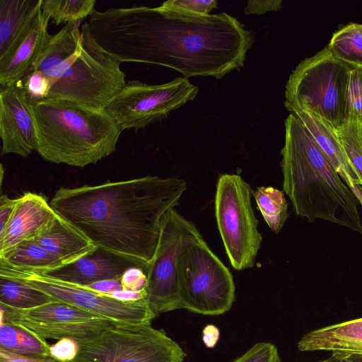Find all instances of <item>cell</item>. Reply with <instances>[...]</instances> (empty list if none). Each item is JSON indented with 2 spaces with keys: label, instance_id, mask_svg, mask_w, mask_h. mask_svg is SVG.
Segmentation results:
<instances>
[{
  "label": "cell",
  "instance_id": "obj_1",
  "mask_svg": "<svg viewBox=\"0 0 362 362\" xmlns=\"http://www.w3.org/2000/svg\"><path fill=\"white\" fill-rule=\"evenodd\" d=\"M88 30L120 62L157 64L185 78L220 79L243 67L254 35L227 13L197 15L160 5L95 11Z\"/></svg>",
  "mask_w": 362,
  "mask_h": 362
},
{
  "label": "cell",
  "instance_id": "obj_2",
  "mask_svg": "<svg viewBox=\"0 0 362 362\" xmlns=\"http://www.w3.org/2000/svg\"><path fill=\"white\" fill-rule=\"evenodd\" d=\"M187 189L177 177L148 175L96 185L57 189L50 205L94 245L148 264L161 220Z\"/></svg>",
  "mask_w": 362,
  "mask_h": 362
},
{
  "label": "cell",
  "instance_id": "obj_3",
  "mask_svg": "<svg viewBox=\"0 0 362 362\" xmlns=\"http://www.w3.org/2000/svg\"><path fill=\"white\" fill-rule=\"evenodd\" d=\"M281 154L284 192L296 215L310 223L322 219L362 235L358 198L293 113L285 121Z\"/></svg>",
  "mask_w": 362,
  "mask_h": 362
},
{
  "label": "cell",
  "instance_id": "obj_4",
  "mask_svg": "<svg viewBox=\"0 0 362 362\" xmlns=\"http://www.w3.org/2000/svg\"><path fill=\"white\" fill-rule=\"evenodd\" d=\"M39 155L46 161L83 168L113 153L122 134L103 110L64 100L30 101Z\"/></svg>",
  "mask_w": 362,
  "mask_h": 362
},
{
  "label": "cell",
  "instance_id": "obj_5",
  "mask_svg": "<svg viewBox=\"0 0 362 362\" xmlns=\"http://www.w3.org/2000/svg\"><path fill=\"white\" fill-rule=\"evenodd\" d=\"M351 69L336 59L327 47L302 60L286 84V108L309 111L339 128L346 119Z\"/></svg>",
  "mask_w": 362,
  "mask_h": 362
},
{
  "label": "cell",
  "instance_id": "obj_6",
  "mask_svg": "<svg viewBox=\"0 0 362 362\" xmlns=\"http://www.w3.org/2000/svg\"><path fill=\"white\" fill-rule=\"evenodd\" d=\"M81 28V52L54 83L47 99L67 100L103 111L126 84V75L121 62L93 40L88 23Z\"/></svg>",
  "mask_w": 362,
  "mask_h": 362
},
{
  "label": "cell",
  "instance_id": "obj_7",
  "mask_svg": "<svg viewBox=\"0 0 362 362\" xmlns=\"http://www.w3.org/2000/svg\"><path fill=\"white\" fill-rule=\"evenodd\" d=\"M177 278L182 308L218 315L232 307L235 291L233 277L203 238L180 253Z\"/></svg>",
  "mask_w": 362,
  "mask_h": 362
},
{
  "label": "cell",
  "instance_id": "obj_8",
  "mask_svg": "<svg viewBox=\"0 0 362 362\" xmlns=\"http://www.w3.org/2000/svg\"><path fill=\"white\" fill-rule=\"evenodd\" d=\"M250 185L239 175L222 174L216 189L215 216L232 267L243 270L254 266L262 237L258 230Z\"/></svg>",
  "mask_w": 362,
  "mask_h": 362
},
{
  "label": "cell",
  "instance_id": "obj_9",
  "mask_svg": "<svg viewBox=\"0 0 362 362\" xmlns=\"http://www.w3.org/2000/svg\"><path fill=\"white\" fill-rule=\"evenodd\" d=\"M79 342L71 362H183L186 356L177 342L151 324H119Z\"/></svg>",
  "mask_w": 362,
  "mask_h": 362
},
{
  "label": "cell",
  "instance_id": "obj_10",
  "mask_svg": "<svg viewBox=\"0 0 362 362\" xmlns=\"http://www.w3.org/2000/svg\"><path fill=\"white\" fill-rule=\"evenodd\" d=\"M201 238L197 226L174 208L163 216L157 248L144 270L147 276L146 299L156 316L182 308L177 278V259L185 247Z\"/></svg>",
  "mask_w": 362,
  "mask_h": 362
},
{
  "label": "cell",
  "instance_id": "obj_11",
  "mask_svg": "<svg viewBox=\"0 0 362 362\" xmlns=\"http://www.w3.org/2000/svg\"><path fill=\"white\" fill-rule=\"evenodd\" d=\"M199 88L185 77L149 85L137 80L126 83L104 111L122 130L144 129L163 119L172 111L193 100Z\"/></svg>",
  "mask_w": 362,
  "mask_h": 362
},
{
  "label": "cell",
  "instance_id": "obj_12",
  "mask_svg": "<svg viewBox=\"0 0 362 362\" xmlns=\"http://www.w3.org/2000/svg\"><path fill=\"white\" fill-rule=\"evenodd\" d=\"M0 307L1 322L21 327L43 340L81 341L123 324L58 300L28 310Z\"/></svg>",
  "mask_w": 362,
  "mask_h": 362
},
{
  "label": "cell",
  "instance_id": "obj_13",
  "mask_svg": "<svg viewBox=\"0 0 362 362\" xmlns=\"http://www.w3.org/2000/svg\"><path fill=\"white\" fill-rule=\"evenodd\" d=\"M0 276L22 280L61 301L123 324H151L156 315L146 298L123 301L110 294L65 283L44 275L0 266Z\"/></svg>",
  "mask_w": 362,
  "mask_h": 362
},
{
  "label": "cell",
  "instance_id": "obj_14",
  "mask_svg": "<svg viewBox=\"0 0 362 362\" xmlns=\"http://www.w3.org/2000/svg\"><path fill=\"white\" fill-rule=\"evenodd\" d=\"M1 155L28 156L37 141L30 100L16 83L0 88Z\"/></svg>",
  "mask_w": 362,
  "mask_h": 362
},
{
  "label": "cell",
  "instance_id": "obj_15",
  "mask_svg": "<svg viewBox=\"0 0 362 362\" xmlns=\"http://www.w3.org/2000/svg\"><path fill=\"white\" fill-rule=\"evenodd\" d=\"M147 264L136 258L95 246L76 262L39 274L71 284L88 286L104 281H120L129 269L139 267L145 270Z\"/></svg>",
  "mask_w": 362,
  "mask_h": 362
},
{
  "label": "cell",
  "instance_id": "obj_16",
  "mask_svg": "<svg viewBox=\"0 0 362 362\" xmlns=\"http://www.w3.org/2000/svg\"><path fill=\"white\" fill-rule=\"evenodd\" d=\"M49 21L40 8L0 56L1 87L16 84L33 67L52 37Z\"/></svg>",
  "mask_w": 362,
  "mask_h": 362
},
{
  "label": "cell",
  "instance_id": "obj_17",
  "mask_svg": "<svg viewBox=\"0 0 362 362\" xmlns=\"http://www.w3.org/2000/svg\"><path fill=\"white\" fill-rule=\"evenodd\" d=\"M58 214L42 195L28 192L17 198L12 217L0 234V256L46 230Z\"/></svg>",
  "mask_w": 362,
  "mask_h": 362
},
{
  "label": "cell",
  "instance_id": "obj_18",
  "mask_svg": "<svg viewBox=\"0 0 362 362\" xmlns=\"http://www.w3.org/2000/svg\"><path fill=\"white\" fill-rule=\"evenodd\" d=\"M297 347L303 352L362 356V317L311 330Z\"/></svg>",
  "mask_w": 362,
  "mask_h": 362
},
{
  "label": "cell",
  "instance_id": "obj_19",
  "mask_svg": "<svg viewBox=\"0 0 362 362\" xmlns=\"http://www.w3.org/2000/svg\"><path fill=\"white\" fill-rule=\"evenodd\" d=\"M81 22L66 23L59 32L52 35L30 71H40L55 83L81 52Z\"/></svg>",
  "mask_w": 362,
  "mask_h": 362
},
{
  "label": "cell",
  "instance_id": "obj_20",
  "mask_svg": "<svg viewBox=\"0 0 362 362\" xmlns=\"http://www.w3.org/2000/svg\"><path fill=\"white\" fill-rule=\"evenodd\" d=\"M293 113L303 123L314 141L333 168L351 189L360 185L358 176L342 149L337 129L318 115L307 110L295 109Z\"/></svg>",
  "mask_w": 362,
  "mask_h": 362
},
{
  "label": "cell",
  "instance_id": "obj_21",
  "mask_svg": "<svg viewBox=\"0 0 362 362\" xmlns=\"http://www.w3.org/2000/svg\"><path fill=\"white\" fill-rule=\"evenodd\" d=\"M64 265L83 257L95 245L76 227L60 216L33 240Z\"/></svg>",
  "mask_w": 362,
  "mask_h": 362
},
{
  "label": "cell",
  "instance_id": "obj_22",
  "mask_svg": "<svg viewBox=\"0 0 362 362\" xmlns=\"http://www.w3.org/2000/svg\"><path fill=\"white\" fill-rule=\"evenodd\" d=\"M0 266L19 272L42 274L64 264L34 240H26L0 256Z\"/></svg>",
  "mask_w": 362,
  "mask_h": 362
},
{
  "label": "cell",
  "instance_id": "obj_23",
  "mask_svg": "<svg viewBox=\"0 0 362 362\" xmlns=\"http://www.w3.org/2000/svg\"><path fill=\"white\" fill-rule=\"evenodd\" d=\"M42 0H0V56L41 8Z\"/></svg>",
  "mask_w": 362,
  "mask_h": 362
},
{
  "label": "cell",
  "instance_id": "obj_24",
  "mask_svg": "<svg viewBox=\"0 0 362 362\" xmlns=\"http://www.w3.org/2000/svg\"><path fill=\"white\" fill-rule=\"evenodd\" d=\"M50 345L23 328L11 323L0 324V349L33 358L49 357Z\"/></svg>",
  "mask_w": 362,
  "mask_h": 362
},
{
  "label": "cell",
  "instance_id": "obj_25",
  "mask_svg": "<svg viewBox=\"0 0 362 362\" xmlns=\"http://www.w3.org/2000/svg\"><path fill=\"white\" fill-rule=\"evenodd\" d=\"M53 300L46 293L22 280L0 276V305L28 310Z\"/></svg>",
  "mask_w": 362,
  "mask_h": 362
},
{
  "label": "cell",
  "instance_id": "obj_26",
  "mask_svg": "<svg viewBox=\"0 0 362 362\" xmlns=\"http://www.w3.org/2000/svg\"><path fill=\"white\" fill-rule=\"evenodd\" d=\"M327 47L336 59L351 68L362 67V24L342 27L333 33Z\"/></svg>",
  "mask_w": 362,
  "mask_h": 362
},
{
  "label": "cell",
  "instance_id": "obj_27",
  "mask_svg": "<svg viewBox=\"0 0 362 362\" xmlns=\"http://www.w3.org/2000/svg\"><path fill=\"white\" fill-rule=\"evenodd\" d=\"M257 208L270 229L278 233L288 217L284 191L273 187H259L253 192Z\"/></svg>",
  "mask_w": 362,
  "mask_h": 362
},
{
  "label": "cell",
  "instance_id": "obj_28",
  "mask_svg": "<svg viewBox=\"0 0 362 362\" xmlns=\"http://www.w3.org/2000/svg\"><path fill=\"white\" fill-rule=\"evenodd\" d=\"M95 0H42V11L59 25L81 21L95 11Z\"/></svg>",
  "mask_w": 362,
  "mask_h": 362
},
{
  "label": "cell",
  "instance_id": "obj_29",
  "mask_svg": "<svg viewBox=\"0 0 362 362\" xmlns=\"http://www.w3.org/2000/svg\"><path fill=\"white\" fill-rule=\"evenodd\" d=\"M337 132L345 156L362 186V120L349 116Z\"/></svg>",
  "mask_w": 362,
  "mask_h": 362
},
{
  "label": "cell",
  "instance_id": "obj_30",
  "mask_svg": "<svg viewBox=\"0 0 362 362\" xmlns=\"http://www.w3.org/2000/svg\"><path fill=\"white\" fill-rule=\"evenodd\" d=\"M17 83L30 101H39L47 99L54 83L40 71H29Z\"/></svg>",
  "mask_w": 362,
  "mask_h": 362
},
{
  "label": "cell",
  "instance_id": "obj_31",
  "mask_svg": "<svg viewBox=\"0 0 362 362\" xmlns=\"http://www.w3.org/2000/svg\"><path fill=\"white\" fill-rule=\"evenodd\" d=\"M349 116L362 120V67L351 71L346 105V117Z\"/></svg>",
  "mask_w": 362,
  "mask_h": 362
},
{
  "label": "cell",
  "instance_id": "obj_32",
  "mask_svg": "<svg viewBox=\"0 0 362 362\" xmlns=\"http://www.w3.org/2000/svg\"><path fill=\"white\" fill-rule=\"evenodd\" d=\"M233 362H281V358L274 344L258 342Z\"/></svg>",
  "mask_w": 362,
  "mask_h": 362
},
{
  "label": "cell",
  "instance_id": "obj_33",
  "mask_svg": "<svg viewBox=\"0 0 362 362\" xmlns=\"http://www.w3.org/2000/svg\"><path fill=\"white\" fill-rule=\"evenodd\" d=\"M162 6L187 13L208 15L214 8H217L215 0H168Z\"/></svg>",
  "mask_w": 362,
  "mask_h": 362
},
{
  "label": "cell",
  "instance_id": "obj_34",
  "mask_svg": "<svg viewBox=\"0 0 362 362\" xmlns=\"http://www.w3.org/2000/svg\"><path fill=\"white\" fill-rule=\"evenodd\" d=\"M79 349L78 340L71 337H64L50 345V356L59 361L71 362L78 355Z\"/></svg>",
  "mask_w": 362,
  "mask_h": 362
},
{
  "label": "cell",
  "instance_id": "obj_35",
  "mask_svg": "<svg viewBox=\"0 0 362 362\" xmlns=\"http://www.w3.org/2000/svg\"><path fill=\"white\" fill-rule=\"evenodd\" d=\"M120 283L124 291L139 292L145 290L147 276L143 269L132 267L124 273Z\"/></svg>",
  "mask_w": 362,
  "mask_h": 362
},
{
  "label": "cell",
  "instance_id": "obj_36",
  "mask_svg": "<svg viewBox=\"0 0 362 362\" xmlns=\"http://www.w3.org/2000/svg\"><path fill=\"white\" fill-rule=\"evenodd\" d=\"M282 7L281 0H250L244 8L247 15H262L269 11H276Z\"/></svg>",
  "mask_w": 362,
  "mask_h": 362
},
{
  "label": "cell",
  "instance_id": "obj_37",
  "mask_svg": "<svg viewBox=\"0 0 362 362\" xmlns=\"http://www.w3.org/2000/svg\"><path fill=\"white\" fill-rule=\"evenodd\" d=\"M17 199H11L6 194L0 197V234L8 226L16 205Z\"/></svg>",
  "mask_w": 362,
  "mask_h": 362
},
{
  "label": "cell",
  "instance_id": "obj_38",
  "mask_svg": "<svg viewBox=\"0 0 362 362\" xmlns=\"http://www.w3.org/2000/svg\"><path fill=\"white\" fill-rule=\"evenodd\" d=\"M0 362H66L57 360L51 356L33 358L14 354L0 349Z\"/></svg>",
  "mask_w": 362,
  "mask_h": 362
},
{
  "label": "cell",
  "instance_id": "obj_39",
  "mask_svg": "<svg viewBox=\"0 0 362 362\" xmlns=\"http://www.w3.org/2000/svg\"><path fill=\"white\" fill-rule=\"evenodd\" d=\"M202 340L208 348H214L219 339L220 332L214 325H207L202 332Z\"/></svg>",
  "mask_w": 362,
  "mask_h": 362
},
{
  "label": "cell",
  "instance_id": "obj_40",
  "mask_svg": "<svg viewBox=\"0 0 362 362\" xmlns=\"http://www.w3.org/2000/svg\"><path fill=\"white\" fill-rule=\"evenodd\" d=\"M83 287L107 294L122 289L120 281H104Z\"/></svg>",
  "mask_w": 362,
  "mask_h": 362
},
{
  "label": "cell",
  "instance_id": "obj_41",
  "mask_svg": "<svg viewBox=\"0 0 362 362\" xmlns=\"http://www.w3.org/2000/svg\"><path fill=\"white\" fill-rule=\"evenodd\" d=\"M335 354L339 357V362H362V356Z\"/></svg>",
  "mask_w": 362,
  "mask_h": 362
},
{
  "label": "cell",
  "instance_id": "obj_42",
  "mask_svg": "<svg viewBox=\"0 0 362 362\" xmlns=\"http://www.w3.org/2000/svg\"><path fill=\"white\" fill-rule=\"evenodd\" d=\"M351 189L358 198L360 204L362 205V186L358 184H356L353 187L351 188Z\"/></svg>",
  "mask_w": 362,
  "mask_h": 362
},
{
  "label": "cell",
  "instance_id": "obj_43",
  "mask_svg": "<svg viewBox=\"0 0 362 362\" xmlns=\"http://www.w3.org/2000/svg\"><path fill=\"white\" fill-rule=\"evenodd\" d=\"M317 362H339V357L337 354H332L330 357H329L326 359H324V360L317 361Z\"/></svg>",
  "mask_w": 362,
  "mask_h": 362
}]
</instances>
